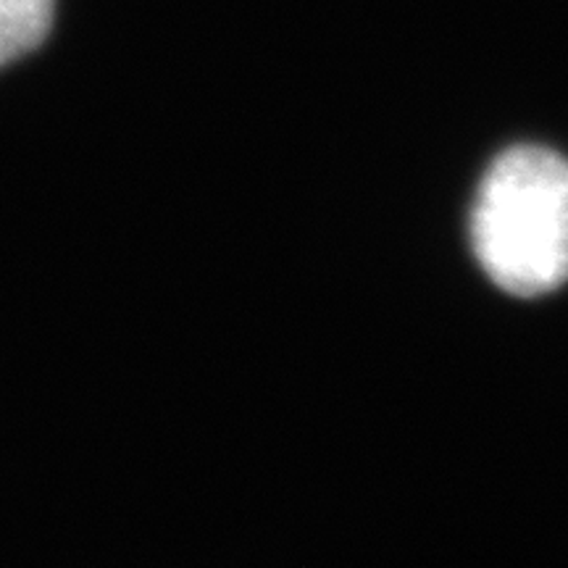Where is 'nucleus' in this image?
Masks as SVG:
<instances>
[{
	"instance_id": "obj_1",
	"label": "nucleus",
	"mask_w": 568,
	"mask_h": 568,
	"mask_svg": "<svg viewBox=\"0 0 568 568\" xmlns=\"http://www.w3.org/2000/svg\"><path fill=\"white\" fill-rule=\"evenodd\" d=\"M471 245L497 287L537 297L568 280V161L537 145L510 148L481 182Z\"/></svg>"
},
{
	"instance_id": "obj_2",
	"label": "nucleus",
	"mask_w": 568,
	"mask_h": 568,
	"mask_svg": "<svg viewBox=\"0 0 568 568\" xmlns=\"http://www.w3.org/2000/svg\"><path fill=\"white\" fill-rule=\"evenodd\" d=\"M53 24V0H0V67L34 51Z\"/></svg>"
}]
</instances>
